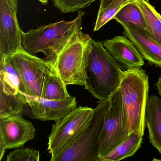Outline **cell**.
I'll return each instance as SVG.
<instances>
[{
	"instance_id": "6da1fadb",
	"label": "cell",
	"mask_w": 161,
	"mask_h": 161,
	"mask_svg": "<svg viewBox=\"0 0 161 161\" xmlns=\"http://www.w3.org/2000/svg\"><path fill=\"white\" fill-rule=\"evenodd\" d=\"M85 88L100 101L108 99L119 88L124 71L104 48L90 37L87 43Z\"/></svg>"
},
{
	"instance_id": "7a4b0ae2",
	"label": "cell",
	"mask_w": 161,
	"mask_h": 161,
	"mask_svg": "<svg viewBox=\"0 0 161 161\" xmlns=\"http://www.w3.org/2000/svg\"><path fill=\"white\" fill-rule=\"evenodd\" d=\"M84 14L80 11L72 21L63 20L37 29H30L28 32L22 31V49L35 56L42 53L46 56L45 60L54 65L61 52L81 30Z\"/></svg>"
},
{
	"instance_id": "3957f363",
	"label": "cell",
	"mask_w": 161,
	"mask_h": 161,
	"mask_svg": "<svg viewBox=\"0 0 161 161\" xmlns=\"http://www.w3.org/2000/svg\"><path fill=\"white\" fill-rule=\"evenodd\" d=\"M148 76L141 67L124 71L119 86L123 100L126 131L143 136L148 97Z\"/></svg>"
},
{
	"instance_id": "277c9868",
	"label": "cell",
	"mask_w": 161,
	"mask_h": 161,
	"mask_svg": "<svg viewBox=\"0 0 161 161\" xmlns=\"http://www.w3.org/2000/svg\"><path fill=\"white\" fill-rule=\"evenodd\" d=\"M110 98L100 102L92 118L71 145L54 161H100L99 137L104 124Z\"/></svg>"
},
{
	"instance_id": "5b68a950",
	"label": "cell",
	"mask_w": 161,
	"mask_h": 161,
	"mask_svg": "<svg viewBox=\"0 0 161 161\" xmlns=\"http://www.w3.org/2000/svg\"><path fill=\"white\" fill-rule=\"evenodd\" d=\"M0 118L21 115L28 111L26 89L10 57L0 60Z\"/></svg>"
},
{
	"instance_id": "8992f818",
	"label": "cell",
	"mask_w": 161,
	"mask_h": 161,
	"mask_svg": "<svg viewBox=\"0 0 161 161\" xmlns=\"http://www.w3.org/2000/svg\"><path fill=\"white\" fill-rule=\"evenodd\" d=\"M90 36L79 31L59 54L54 67L64 82L69 85H85L86 48Z\"/></svg>"
},
{
	"instance_id": "52a82bcc",
	"label": "cell",
	"mask_w": 161,
	"mask_h": 161,
	"mask_svg": "<svg viewBox=\"0 0 161 161\" xmlns=\"http://www.w3.org/2000/svg\"><path fill=\"white\" fill-rule=\"evenodd\" d=\"M93 114V108L79 106L55 122L48 137L47 149L51 155L50 161H54L71 145L90 121Z\"/></svg>"
},
{
	"instance_id": "ba28073f",
	"label": "cell",
	"mask_w": 161,
	"mask_h": 161,
	"mask_svg": "<svg viewBox=\"0 0 161 161\" xmlns=\"http://www.w3.org/2000/svg\"><path fill=\"white\" fill-rule=\"evenodd\" d=\"M129 136L126 131L122 94L119 87L110 97L100 135V159L127 139Z\"/></svg>"
},
{
	"instance_id": "9c48e42d",
	"label": "cell",
	"mask_w": 161,
	"mask_h": 161,
	"mask_svg": "<svg viewBox=\"0 0 161 161\" xmlns=\"http://www.w3.org/2000/svg\"><path fill=\"white\" fill-rule=\"evenodd\" d=\"M9 57L21 78L27 95L42 97L46 76L54 65L22 49Z\"/></svg>"
},
{
	"instance_id": "30bf717a",
	"label": "cell",
	"mask_w": 161,
	"mask_h": 161,
	"mask_svg": "<svg viewBox=\"0 0 161 161\" xmlns=\"http://www.w3.org/2000/svg\"><path fill=\"white\" fill-rule=\"evenodd\" d=\"M18 4L0 0V57H9L22 49V32L18 20Z\"/></svg>"
},
{
	"instance_id": "8fae6325",
	"label": "cell",
	"mask_w": 161,
	"mask_h": 161,
	"mask_svg": "<svg viewBox=\"0 0 161 161\" xmlns=\"http://www.w3.org/2000/svg\"><path fill=\"white\" fill-rule=\"evenodd\" d=\"M35 131L32 123L21 115L0 118V160L6 150L23 147L33 139Z\"/></svg>"
},
{
	"instance_id": "7c38bea8",
	"label": "cell",
	"mask_w": 161,
	"mask_h": 161,
	"mask_svg": "<svg viewBox=\"0 0 161 161\" xmlns=\"http://www.w3.org/2000/svg\"><path fill=\"white\" fill-rule=\"evenodd\" d=\"M29 116L42 121L61 120L77 107L76 98L70 96L62 100L46 99L25 94Z\"/></svg>"
},
{
	"instance_id": "4fadbf2b",
	"label": "cell",
	"mask_w": 161,
	"mask_h": 161,
	"mask_svg": "<svg viewBox=\"0 0 161 161\" xmlns=\"http://www.w3.org/2000/svg\"><path fill=\"white\" fill-rule=\"evenodd\" d=\"M105 49L125 70L144 65V58L133 43L126 36H118L103 42Z\"/></svg>"
},
{
	"instance_id": "5bb4252c",
	"label": "cell",
	"mask_w": 161,
	"mask_h": 161,
	"mask_svg": "<svg viewBox=\"0 0 161 161\" xmlns=\"http://www.w3.org/2000/svg\"><path fill=\"white\" fill-rule=\"evenodd\" d=\"M124 36L130 40L144 59L161 67V46L149 35L133 26L121 24Z\"/></svg>"
},
{
	"instance_id": "9a60e30c",
	"label": "cell",
	"mask_w": 161,
	"mask_h": 161,
	"mask_svg": "<svg viewBox=\"0 0 161 161\" xmlns=\"http://www.w3.org/2000/svg\"><path fill=\"white\" fill-rule=\"evenodd\" d=\"M145 123L151 144L161 153V99L152 95L146 107Z\"/></svg>"
},
{
	"instance_id": "2e32d148",
	"label": "cell",
	"mask_w": 161,
	"mask_h": 161,
	"mask_svg": "<svg viewBox=\"0 0 161 161\" xmlns=\"http://www.w3.org/2000/svg\"><path fill=\"white\" fill-rule=\"evenodd\" d=\"M142 141V136L137 133H132L113 150L101 158L100 161H118L131 157L140 148Z\"/></svg>"
},
{
	"instance_id": "e0dca14e",
	"label": "cell",
	"mask_w": 161,
	"mask_h": 161,
	"mask_svg": "<svg viewBox=\"0 0 161 161\" xmlns=\"http://www.w3.org/2000/svg\"><path fill=\"white\" fill-rule=\"evenodd\" d=\"M66 86L54 66L46 76L42 98L53 100L65 99L70 97Z\"/></svg>"
},
{
	"instance_id": "ac0fdd59",
	"label": "cell",
	"mask_w": 161,
	"mask_h": 161,
	"mask_svg": "<svg viewBox=\"0 0 161 161\" xmlns=\"http://www.w3.org/2000/svg\"><path fill=\"white\" fill-rule=\"evenodd\" d=\"M113 19L120 24L133 26L149 35L145 18L135 1L122 7Z\"/></svg>"
},
{
	"instance_id": "d6986e66",
	"label": "cell",
	"mask_w": 161,
	"mask_h": 161,
	"mask_svg": "<svg viewBox=\"0 0 161 161\" xmlns=\"http://www.w3.org/2000/svg\"><path fill=\"white\" fill-rule=\"evenodd\" d=\"M142 12L150 36L161 46V15L149 3L134 0Z\"/></svg>"
},
{
	"instance_id": "ffe728a7",
	"label": "cell",
	"mask_w": 161,
	"mask_h": 161,
	"mask_svg": "<svg viewBox=\"0 0 161 161\" xmlns=\"http://www.w3.org/2000/svg\"><path fill=\"white\" fill-rule=\"evenodd\" d=\"M134 2V0H114L106 8L99 10L94 31H98L107 22L113 19L119 10L126 4Z\"/></svg>"
},
{
	"instance_id": "44dd1931",
	"label": "cell",
	"mask_w": 161,
	"mask_h": 161,
	"mask_svg": "<svg viewBox=\"0 0 161 161\" xmlns=\"http://www.w3.org/2000/svg\"><path fill=\"white\" fill-rule=\"evenodd\" d=\"M96 0H53L54 6L62 13L77 12L90 5Z\"/></svg>"
},
{
	"instance_id": "7402d4cb",
	"label": "cell",
	"mask_w": 161,
	"mask_h": 161,
	"mask_svg": "<svg viewBox=\"0 0 161 161\" xmlns=\"http://www.w3.org/2000/svg\"><path fill=\"white\" fill-rule=\"evenodd\" d=\"M40 156L38 150L29 148H17L7 155L6 161H38Z\"/></svg>"
},
{
	"instance_id": "603a6c76",
	"label": "cell",
	"mask_w": 161,
	"mask_h": 161,
	"mask_svg": "<svg viewBox=\"0 0 161 161\" xmlns=\"http://www.w3.org/2000/svg\"><path fill=\"white\" fill-rule=\"evenodd\" d=\"M146 2L149 3V0H144ZM114 0H100V5L99 10H102L110 5Z\"/></svg>"
},
{
	"instance_id": "cb8c5ba5",
	"label": "cell",
	"mask_w": 161,
	"mask_h": 161,
	"mask_svg": "<svg viewBox=\"0 0 161 161\" xmlns=\"http://www.w3.org/2000/svg\"><path fill=\"white\" fill-rule=\"evenodd\" d=\"M158 94L161 97V76H159L157 82L155 84Z\"/></svg>"
},
{
	"instance_id": "d4e9b609",
	"label": "cell",
	"mask_w": 161,
	"mask_h": 161,
	"mask_svg": "<svg viewBox=\"0 0 161 161\" xmlns=\"http://www.w3.org/2000/svg\"><path fill=\"white\" fill-rule=\"evenodd\" d=\"M38 1L44 4H47L48 2V0H38Z\"/></svg>"
},
{
	"instance_id": "484cf974",
	"label": "cell",
	"mask_w": 161,
	"mask_h": 161,
	"mask_svg": "<svg viewBox=\"0 0 161 161\" xmlns=\"http://www.w3.org/2000/svg\"><path fill=\"white\" fill-rule=\"evenodd\" d=\"M14 2L16 4H18L17 0H13Z\"/></svg>"
}]
</instances>
